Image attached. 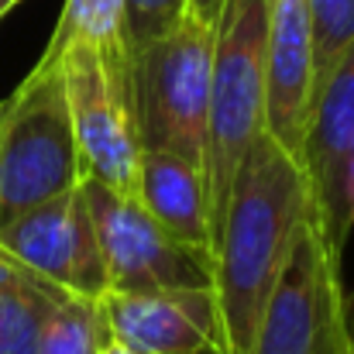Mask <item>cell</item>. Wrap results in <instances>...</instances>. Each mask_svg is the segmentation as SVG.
Instances as JSON below:
<instances>
[{
    "label": "cell",
    "instance_id": "cell-1",
    "mask_svg": "<svg viewBox=\"0 0 354 354\" xmlns=\"http://www.w3.org/2000/svg\"><path fill=\"white\" fill-rule=\"evenodd\" d=\"M310 200L303 158L286 151L268 131H258L231 183L214 244V296L227 354H248Z\"/></svg>",
    "mask_w": 354,
    "mask_h": 354
},
{
    "label": "cell",
    "instance_id": "cell-2",
    "mask_svg": "<svg viewBox=\"0 0 354 354\" xmlns=\"http://www.w3.org/2000/svg\"><path fill=\"white\" fill-rule=\"evenodd\" d=\"M83 176L62 66L41 52L10 100L0 104V227L80 186Z\"/></svg>",
    "mask_w": 354,
    "mask_h": 354
},
{
    "label": "cell",
    "instance_id": "cell-3",
    "mask_svg": "<svg viewBox=\"0 0 354 354\" xmlns=\"http://www.w3.org/2000/svg\"><path fill=\"white\" fill-rule=\"evenodd\" d=\"M265 131V0H227L217 21L203 183L214 244L237 169Z\"/></svg>",
    "mask_w": 354,
    "mask_h": 354
},
{
    "label": "cell",
    "instance_id": "cell-4",
    "mask_svg": "<svg viewBox=\"0 0 354 354\" xmlns=\"http://www.w3.org/2000/svg\"><path fill=\"white\" fill-rule=\"evenodd\" d=\"M248 354H354L341 248L330 241L313 200L292 234Z\"/></svg>",
    "mask_w": 354,
    "mask_h": 354
},
{
    "label": "cell",
    "instance_id": "cell-5",
    "mask_svg": "<svg viewBox=\"0 0 354 354\" xmlns=\"http://www.w3.org/2000/svg\"><path fill=\"white\" fill-rule=\"evenodd\" d=\"M66 80L83 172L111 189L138 196L141 134L131 52L124 41H69L55 52Z\"/></svg>",
    "mask_w": 354,
    "mask_h": 354
},
{
    "label": "cell",
    "instance_id": "cell-6",
    "mask_svg": "<svg viewBox=\"0 0 354 354\" xmlns=\"http://www.w3.org/2000/svg\"><path fill=\"white\" fill-rule=\"evenodd\" d=\"M217 24L186 14L169 35L131 55L141 148L176 151L203 169Z\"/></svg>",
    "mask_w": 354,
    "mask_h": 354
},
{
    "label": "cell",
    "instance_id": "cell-7",
    "mask_svg": "<svg viewBox=\"0 0 354 354\" xmlns=\"http://www.w3.org/2000/svg\"><path fill=\"white\" fill-rule=\"evenodd\" d=\"M83 196L100 241L107 292H169L214 286L210 261L179 244L138 203V196L118 193L93 176H83Z\"/></svg>",
    "mask_w": 354,
    "mask_h": 354
},
{
    "label": "cell",
    "instance_id": "cell-8",
    "mask_svg": "<svg viewBox=\"0 0 354 354\" xmlns=\"http://www.w3.org/2000/svg\"><path fill=\"white\" fill-rule=\"evenodd\" d=\"M0 248L73 296H107V268L83 183L0 227Z\"/></svg>",
    "mask_w": 354,
    "mask_h": 354
},
{
    "label": "cell",
    "instance_id": "cell-9",
    "mask_svg": "<svg viewBox=\"0 0 354 354\" xmlns=\"http://www.w3.org/2000/svg\"><path fill=\"white\" fill-rule=\"evenodd\" d=\"M111 341L134 354H227L224 324L210 289L107 292Z\"/></svg>",
    "mask_w": 354,
    "mask_h": 354
},
{
    "label": "cell",
    "instance_id": "cell-10",
    "mask_svg": "<svg viewBox=\"0 0 354 354\" xmlns=\"http://www.w3.org/2000/svg\"><path fill=\"white\" fill-rule=\"evenodd\" d=\"M354 158V41L313 93L303 141V169L310 176L313 207L330 241L344 251L354 217L348 210V172Z\"/></svg>",
    "mask_w": 354,
    "mask_h": 354
},
{
    "label": "cell",
    "instance_id": "cell-11",
    "mask_svg": "<svg viewBox=\"0 0 354 354\" xmlns=\"http://www.w3.org/2000/svg\"><path fill=\"white\" fill-rule=\"evenodd\" d=\"M313 111L310 0H265V131L303 158Z\"/></svg>",
    "mask_w": 354,
    "mask_h": 354
},
{
    "label": "cell",
    "instance_id": "cell-12",
    "mask_svg": "<svg viewBox=\"0 0 354 354\" xmlns=\"http://www.w3.org/2000/svg\"><path fill=\"white\" fill-rule=\"evenodd\" d=\"M138 203L189 251L214 268V227L203 169L176 151L148 148L138 169Z\"/></svg>",
    "mask_w": 354,
    "mask_h": 354
},
{
    "label": "cell",
    "instance_id": "cell-13",
    "mask_svg": "<svg viewBox=\"0 0 354 354\" xmlns=\"http://www.w3.org/2000/svg\"><path fill=\"white\" fill-rule=\"evenodd\" d=\"M62 289L0 248V354H35Z\"/></svg>",
    "mask_w": 354,
    "mask_h": 354
},
{
    "label": "cell",
    "instance_id": "cell-14",
    "mask_svg": "<svg viewBox=\"0 0 354 354\" xmlns=\"http://www.w3.org/2000/svg\"><path fill=\"white\" fill-rule=\"evenodd\" d=\"M111 344V327L104 313V296H73L62 292L52 317L41 327L35 354H104Z\"/></svg>",
    "mask_w": 354,
    "mask_h": 354
},
{
    "label": "cell",
    "instance_id": "cell-15",
    "mask_svg": "<svg viewBox=\"0 0 354 354\" xmlns=\"http://www.w3.org/2000/svg\"><path fill=\"white\" fill-rule=\"evenodd\" d=\"M313 24V93L354 41V0H310Z\"/></svg>",
    "mask_w": 354,
    "mask_h": 354
},
{
    "label": "cell",
    "instance_id": "cell-16",
    "mask_svg": "<svg viewBox=\"0 0 354 354\" xmlns=\"http://www.w3.org/2000/svg\"><path fill=\"white\" fill-rule=\"evenodd\" d=\"M120 17L124 0H66L45 52H55L69 41H124Z\"/></svg>",
    "mask_w": 354,
    "mask_h": 354
},
{
    "label": "cell",
    "instance_id": "cell-17",
    "mask_svg": "<svg viewBox=\"0 0 354 354\" xmlns=\"http://www.w3.org/2000/svg\"><path fill=\"white\" fill-rule=\"evenodd\" d=\"M189 14V0H124L120 35L127 52H141L145 45L169 35Z\"/></svg>",
    "mask_w": 354,
    "mask_h": 354
},
{
    "label": "cell",
    "instance_id": "cell-18",
    "mask_svg": "<svg viewBox=\"0 0 354 354\" xmlns=\"http://www.w3.org/2000/svg\"><path fill=\"white\" fill-rule=\"evenodd\" d=\"M224 3L227 0H189V14H196L207 24H217L221 14H224Z\"/></svg>",
    "mask_w": 354,
    "mask_h": 354
},
{
    "label": "cell",
    "instance_id": "cell-19",
    "mask_svg": "<svg viewBox=\"0 0 354 354\" xmlns=\"http://www.w3.org/2000/svg\"><path fill=\"white\" fill-rule=\"evenodd\" d=\"M17 3H21V0H0V21H3V17H7V14H10Z\"/></svg>",
    "mask_w": 354,
    "mask_h": 354
},
{
    "label": "cell",
    "instance_id": "cell-20",
    "mask_svg": "<svg viewBox=\"0 0 354 354\" xmlns=\"http://www.w3.org/2000/svg\"><path fill=\"white\" fill-rule=\"evenodd\" d=\"M104 354H134V351H127L124 344H118V341H111V344L104 348Z\"/></svg>",
    "mask_w": 354,
    "mask_h": 354
}]
</instances>
